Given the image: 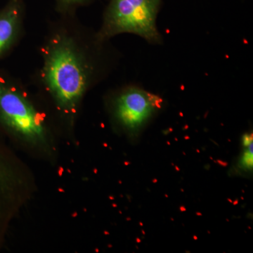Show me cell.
Here are the masks:
<instances>
[{"label": "cell", "instance_id": "3957f363", "mask_svg": "<svg viewBox=\"0 0 253 253\" xmlns=\"http://www.w3.org/2000/svg\"><path fill=\"white\" fill-rule=\"evenodd\" d=\"M163 0H109L96 31L101 41L109 42L124 33L136 35L151 44H161L156 21Z\"/></svg>", "mask_w": 253, "mask_h": 253}, {"label": "cell", "instance_id": "8992f818", "mask_svg": "<svg viewBox=\"0 0 253 253\" xmlns=\"http://www.w3.org/2000/svg\"><path fill=\"white\" fill-rule=\"evenodd\" d=\"M26 19L24 0H8L0 8V62L7 58L22 41Z\"/></svg>", "mask_w": 253, "mask_h": 253}, {"label": "cell", "instance_id": "7a4b0ae2", "mask_svg": "<svg viewBox=\"0 0 253 253\" xmlns=\"http://www.w3.org/2000/svg\"><path fill=\"white\" fill-rule=\"evenodd\" d=\"M37 99L21 79L0 69V132L51 156L54 151V116Z\"/></svg>", "mask_w": 253, "mask_h": 253}, {"label": "cell", "instance_id": "52a82bcc", "mask_svg": "<svg viewBox=\"0 0 253 253\" xmlns=\"http://www.w3.org/2000/svg\"><path fill=\"white\" fill-rule=\"evenodd\" d=\"M54 9L58 16L77 14L78 10L92 4L95 0H54Z\"/></svg>", "mask_w": 253, "mask_h": 253}, {"label": "cell", "instance_id": "6da1fadb", "mask_svg": "<svg viewBox=\"0 0 253 253\" xmlns=\"http://www.w3.org/2000/svg\"><path fill=\"white\" fill-rule=\"evenodd\" d=\"M39 54L41 65L31 82L56 121L72 131L86 94L114 66V51L76 14L48 23Z\"/></svg>", "mask_w": 253, "mask_h": 253}, {"label": "cell", "instance_id": "5b68a950", "mask_svg": "<svg viewBox=\"0 0 253 253\" xmlns=\"http://www.w3.org/2000/svg\"><path fill=\"white\" fill-rule=\"evenodd\" d=\"M33 186L21 161L0 142V248L10 224L31 198Z\"/></svg>", "mask_w": 253, "mask_h": 253}, {"label": "cell", "instance_id": "277c9868", "mask_svg": "<svg viewBox=\"0 0 253 253\" xmlns=\"http://www.w3.org/2000/svg\"><path fill=\"white\" fill-rule=\"evenodd\" d=\"M106 104L116 130L136 140L163 109L164 101L139 86L126 85L111 91Z\"/></svg>", "mask_w": 253, "mask_h": 253}, {"label": "cell", "instance_id": "ba28073f", "mask_svg": "<svg viewBox=\"0 0 253 253\" xmlns=\"http://www.w3.org/2000/svg\"><path fill=\"white\" fill-rule=\"evenodd\" d=\"M242 145L244 149L236 164V172L240 174H250L253 171V142Z\"/></svg>", "mask_w": 253, "mask_h": 253}]
</instances>
